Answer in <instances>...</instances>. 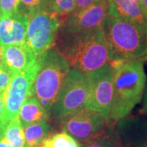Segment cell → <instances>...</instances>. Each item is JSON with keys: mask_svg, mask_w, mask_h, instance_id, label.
<instances>
[{"mask_svg": "<svg viewBox=\"0 0 147 147\" xmlns=\"http://www.w3.org/2000/svg\"><path fill=\"white\" fill-rule=\"evenodd\" d=\"M102 26L86 31L58 33L55 47L70 68L88 74L110 63Z\"/></svg>", "mask_w": 147, "mask_h": 147, "instance_id": "6da1fadb", "label": "cell"}, {"mask_svg": "<svg viewBox=\"0 0 147 147\" xmlns=\"http://www.w3.org/2000/svg\"><path fill=\"white\" fill-rule=\"evenodd\" d=\"M143 58L113 62V100L109 123L123 119L142 100L146 83Z\"/></svg>", "mask_w": 147, "mask_h": 147, "instance_id": "7a4b0ae2", "label": "cell"}, {"mask_svg": "<svg viewBox=\"0 0 147 147\" xmlns=\"http://www.w3.org/2000/svg\"><path fill=\"white\" fill-rule=\"evenodd\" d=\"M102 27L110 63L137 58L147 60V31L109 15Z\"/></svg>", "mask_w": 147, "mask_h": 147, "instance_id": "3957f363", "label": "cell"}, {"mask_svg": "<svg viewBox=\"0 0 147 147\" xmlns=\"http://www.w3.org/2000/svg\"><path fill=\"white\" fill-rule=\"evenodd\" d=\"M38 61V69L32 86V96L42 104L50 115L71 68L65 58L55 47L42 54Z\"/></svg>", "mask_w": 147, "mask_h": 147, "instance_id": "277c9868", "label": "cell"}, {"mask_svg": "<svg viewBox=\"0 0 147 147\" xmlns=\"http://www.w3.org/2000/svg\"><path fill=\"white\" fill-rule=\"evenodd\" d=\"M62 24L57 13L43 10L28 16L25 44L38 58L53 47Z\"/></svg>", "mask_w": 147, "mask_h": 147, "instance_id": "5b68a950", "label": "cell"}, {"mask_svg": "<svg viewBox=\"0 0 147 147\" xmlns=\"http://www.w3.org/2000/svg\"><path fill=\"white\" fill-rule=\"evenodd\" d=\"M88 94V80L85 74L70 69L64 81L50 115L61 120L86 107Z\"/></svg>", "mask_w": 147, "mask_h": 147, "instance_id": "8992f818", "label": "cell"}, {"mask_svg": "<svg viewBox=\"0 0 147 147\" xmlns=\"http://www.w3.org/2000/svg\"><path fill=\"white\" fill-rule=\"evenodd\" d=\"M88 80V94L86 107L100 113L109 123L113 100V68L108 63L99 69L86 74Z\"/></svg>", "mask_w": 147, "mask_h": 147, "instance_id": "52a82bcc", "label": "cell"}, {"mask_svg": "<svg viewBox=\"0 0 147 147\" xmlns=\"http://www.w3.org/2000/svg\"><path fill=\"white\" fill-rule=\"evenodd\" d=\"M61 127L79 144L93 137L105 129L110 123L100 113L84 107L63 118Z\"/></svg>", "mask_w": 147, "mask_h": 147, "instance_id": "ba28073f", "label": "cell"}, {"mask_svg": "<svg viewBox=\"0 0 147 147\" xmlns=\"http://www.w3.org/2000/svg\"><path fill=\"white\" fill-rule=\"evenodd\" d=\"M38 69L37 61L31 68L13 75L4 92V117L7 123L18 117L21 105L32 96V86Z\"/></svg>", "mask_w": 147, "mask_h": 147, "instance_id": "9c48e42d", "label": "cell"}, {"mask_svg": "<svg viewBox=\"0 0 147 147\" xmlns=\"http://www.w3.org/2000/svg\"><path fill=\"white\" fill-rule=\"evenodd\" d=\"M107 15L108 0H97L83 10L69 14L58 33L71 34L101 26Z\"/></svg>", "mask_w": 147, "mask_h": 147, "instance_id": "30bf717a", "label": "cell"}, {"mask_svg": "<svg viewBox=\"0 0 147 147\" xmlns=\"http://www.w3.org/2000/svg\"><path fill=\"white\" fill-rule=\"evenodd\" d=\"M123 147H147V119L142 116L124 118L115 123Z\"/></svg>", "mask_w": 147, "mask_h": 147, "instance_id": "8fae6325", "label": "cell"}, {"mask_svg": "<svg viewBox=\"0 0 147 147\" xmlns=\"http://www.w3.org/2000/svg\"><path fill=\"white\" fill-rule=\"evenodd\" d=\"M28 16L17 12L13 15L1 16L0 45L2 47L13 44H25Z\"/></svg>", "mask_w": 147, "mask_h": 147, "instance_id": "7c38bea8", "label": "cell"}, {"mask_svg": "<svg viewBox=\"0 0 147 147\" xmlns=\"http://www.w3.org/2000/svg\"><path fill=\"white\" fill-rule=\"evenodd\" d=\"M38 57L26 44L3 47V65L13 74L26 71L36 63Z\"/></svg>", "mask_w": 147, "mask_h": 147, "instance_id": "4fadbf2b", "label": "cell"}, {"mask_svg": "<svg viewBox=\"0 0 147 147\" xmlns=\"http://www.w3.org/2000/svg\"><path fill=\"white\" fill-rule=\"evenodd\" d=\"M108 15L130 22L147 31L146 14L132 0H108Z\"/></svg>", "mask_w": 147, "mask_h": 147, "instance_id": "5bb4252c", "label": "cell"}, {"mask_svg": "<svg viewBox=\"0 0 147 147\" xmlns=\"http://www.w3.org/2000/svg\"><path fill=\"white\" fill-rule=\"evenodd\" d=\"M48 117V112L34 96L25 100L18 114V119L23 127L34 123L47 121Z\"/></svg>", "mask_w": 147, "mask_h": 147, "instance_id": "9a60e30c", "label": "cell"}, {"mask_svg": "<svg viewBox=\"0 0 147 147\" xmlns=\"http://www.w3.org/2000/svg\"><path fill=\"white\" fill-rule=\"evenodd\" d=\"M80 147H123L116 131L115 123H110L100 133L79 144Z\"/></svg>", "mask_w": 147, "mask_h": 147, "instance_id": "2e32d148", "label": "cell"}, {"mask_svg": "<svg viewBox=\"0 0 147 147\" xmlns=\"http://www.w3.org/2000/svg\"><path fill=\"white\" fill-rule=\"evenodd\" d=\"M26 146L25 147H42L47 139L50 126L47 121L32 123L23 127Z\"/></svg>", "mask_w": 147, "mask_h": 147, "instance_id": "e0dca14e", "label": "cell"}, {"mask_svg": "<svg viewBox=\"0 0 147 147\" xmlns=\"http://www.w3.org/2000/svg\"><path fill=\"white\" fill-rule=\"evenodd\" d=\"M3 138L13 147H25L24 130L18 117L7 123Z\"/></svg>", "mask_w": 147, "mask_h": 147, "instance_id": "ac0fdd59", "label": "cell"}, {"mask_svg": "<svg viewBox=\"0 0 147 147\" xmlns=\"http://www.w3.org/2000/svg\"><path fill=\"white\" fill-rule=\"evenodd\" d=\"M43 147H80L79 143L65 131L59 132L47 138L42 144Z\"/></svg>", "mask_w": 147, "mask_h": 147, "instance_id": "d6986e66", "label": "cell"}, {"mask_svg": "<svg viewBox=\"0 0 147 147\" xmlns=\"http://www.w3.org/2000/svg\"><path fill=\"white\" fill-rule=\"evenodd\" d=\"M43 10H51L48 0H20L19 12L27 16Z\"/></svg>", "mask_w": 147, "mask_h": 147, "instance_id": "ffe728a7", "label": "cell"}, {"mask_svg": "<svg viewBox=\"0 0 147 147\" xmlns=\"http://www.w3.org/2000/svg\"><path fill=\"white\" fill-rule=\"evenodd\" d=\"M51 11L57 13L62 21L67 18L74 9L75 0H48Z\"/></svg>", "mask_w": 147, "mask_h": 147, "instance_id": "44dd1931", "label": "cell"}, {"mask_svg": "<svg viewBox=\"0 0 147 147\" xmlns=\"http://www.w3.org/2000/svg\"><path fill=\"white\" fill-rule=\"evenodd\" d=\"M20 0H0L1 16L13 15L19 12Z\"/></svg>", "mask_w": 147, "mask_h": 147, "instance_id": "7402d4cb", "label": "cell"}, {"mask_svg": "<svg viewBox=\"0 0 147 147\" xmlns=\"http://www.w3.org/2000/svg\"><path fill=\"white\" fill-rule=\"evenodd\" d=\"M13 75L14 74L8 69L6 68L3 65H0V93L5 92Z\"/></svg>", "mask_w": 147, "mask_h": 147, "instance_id": "603a6c76", "label": "cell"}, {"mask_svg": "<svg viewBox=\"0 0 147 147\" xmlns=\"http://www.w3.org/2000/svg\"><path fill=\"white\" fill-rule=\"evenodd\" d=\"M96 1H97V0H75L74 9V11L71 13H73V12H78L79 11L83 10L84 8L89 7L90 5H92Z\"/></svg>", "mask_w": 147, "mask_h": 147, "instance_id": "cb8c5ba5", "label": "cell"}, {"mask_svg": "<svg viewBox=\"0 0 147 147\" xmlns=\"http://www.w3.org/2000/svg\"><path fill=\"white\" fill-rule=\"evenodd\" d=\"M0 123L7 124L4 117V92L0 93Z\"/></svg>", "mask_w": 147, "mask_h": 147, "instance_id": "d4e9b609", "label": "cell"}, {"mask_svg": "<svg viewBox=\"0 0 147 147\" xmlns=\"http://www.w3.org/2000/svg\"><path fill=\"white\" fill-rule=\"evenodd\" d=\"M143 105H142V113L147 115V81L146 83V87L144 90V93H143Z\"/></svg>", "mask_w": 147, "mask_h": 147, "instance_id": "484cf974", "label": "cell"}, {"mask_svg": "<svg viewBox=\"0 0 147 147\" xmlns=\"http://www.w3.org/2000/svg\"><path fill=\"white\" fill-rule=\"evenodd\" d=\"M6 126H7V124L0 123V140L3 139V137H4V131H5Z\"/></svg>", "mask_w": 147, "mask_h": 147, "instance_id": "4316f807", "label": "cell"}, {"mask_svg": "<svg viewBox=\"0 0 147 147\" xmlns=\"http://www.w3.org/2000/svg\"><path fill=\"white\" fill-rule=\"evenodd\" d=\"M0 147H13L11 145H10L8 142L6 141L4 138L0 140Z\"/></svg>", "mask_w": 147, "mask_h": 147, "instance_id": "83f0119b", "label": "cell"}, {"mask_svg": "<svg viewBox=\"0 0 147 147\" xmlns=\"http://www.w3.org/2000/svg\"><path fill=\"white\" fill-rule=\"evenodd\" d=\"M143 2V9H144V12L146 14V16L147 18V0H142Z\"/></svg>", "mask_w": 147, "mask_h": 147, "instance_id": "f1b7e54d", "label": "cell"}, {"mask_svg": "<svg viewBox=\"0 0 147 147\" xmlns=\"http://www.w3.org/2000/svg\"><path fill=\"white\" fill-rule=\"evenodd\" d=\"M3 65V47L0 45V65Z\"/></svg>", "mask_w": 147, "mask_h": 147, "instance_id": "f546056e", "label": "cell"}, {"mask_svg": "<svg viewBox=\"0 0 147 147\" xmlns=\"http://www.w3.org/2000/svg\"><path fill=\"white\" fill-rule=\"evenodd\" d=\"M132 1H134L135 3H137V4L143 9V2H142V0H132ZM143 11H144V9H143Z\"/></svg>", "mask_w": 147, "mask_h": 147, "instance_id": "4dcf8cb0", "label": "cell"}, {"mask_svg": "<svg viewBox=\"0 0 147 147\" xmlns=\"http://www.w3.org/2000/svg\"><path fill=\"white\" fill-rule=\"evenodd\" d=\"M0 19H1V13H0Z\"/></svg>", "mask_w": 147, "mask_h": 147, "instance_id": "1f68e13d", "label": "cell"}, {"mask_svg": "<svg viewBox=\"0 0 147 147\" xmlns=\"http://www.w3.org/2000/svg\"><path fill=\"white\" fill-rule=\"evenodd\" d=\"M42 147H43V146H42Z\"/></svg>", "mask_w": 147, "mask_h": 147, "instance_id": "d6a6232c", "label": "cell"}]
</instances>
